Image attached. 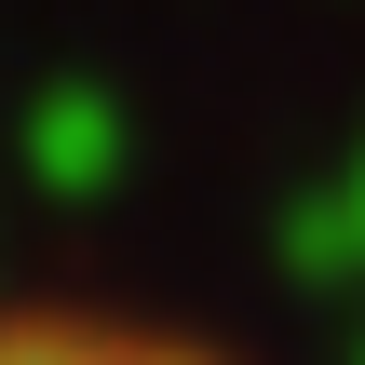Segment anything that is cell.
<instances>
[{"instance_id": "6da1fadb", "label": "cell", "mask_w": 365, "mask_h": 365, "mask_svg": "<svg viewBox=\"0 0 365 365\" xmlns=\"http://www.w3.org/2000/svg\"><path fill=\"white\" fill-rule=\"evenodd\" d=\"M0 365H230L217 339L163 325V312H95V298H14Z\"/></svg>"}]
</instances>
